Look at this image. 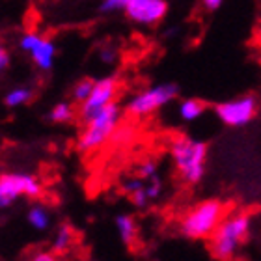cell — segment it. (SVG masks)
I'll return each instance as SVG.
<instances>
[{
    "instance_id": "cell-18",
    "label": "cell",
    "mask_w": 261,
    "mask_h": 261,
    "mask_svg": "<svg viewBox=\"0 0 261 261\" xmlns=\"http://www.w3.org/2000/svg\"><path fill=\"white\" fill-rule=\"evenodd\" d=\"M138 175H140L144 181H149L153 179V177H157V163L155 161H151V159H147V161H142L140 164H138Z\"/></svg>"
},
{
    "instance_id": "cell-21",
    "label": "cell",
    "mask_w": 261,
    "mask_h": 261,
    "mask_svg": "<svg viewBox=\"0 0 261 261\" xmlns=\"http://www.w3.org/2000/svg\"><path fill=\"white\" fill-rule=\"evenodd\" d=\"M129 200L130 203L135 207H138V209H144V207L149 203V196H147V191H146V187H142V189H138L136 192H133V194H129Z\"/></svg>"
},
{
    "instance_id": "cell-1",
    "label": "cell",
    "mask_w": 261,
    "mask_h": 261,
    "mask_svg": "<svg viewBox=\"0 0 261 261\" xmlns=\"http://www.w3.org/2000/svg\"><path fill=\"white\" fill-rule=\"evenodd\" d=\"M252 228V217L248 213H233L224 217L215 233L209 237V252L215 259H231L239 252Z\"/></svg>"
},
{
    "instance_id": "cell-22",
    "label": "cell",
    "mask_w": 261,
    "mask_h": 261,
    "mask_svg": "<svg viewBox=\"0 0 261 261\" xmlns=\"http://www.w3.org/2000/svg\"><path fill=\"white\" fill-rule=\"evenodd\" d=\"M97 56L103 64H114L116 58H118V49L114 45H105L97 50Z\"/></svg>"
},
{
    "instance_id": "cell-3",
    "label": "cell",
    "mask_w": 261,
    "mask_h": 261,
    "mask_svg": "<svg viewBox=\"0 0 261 261\" xmlns=\"http://www.w3.org/2000/svg\"><path fill=\"white\" fill-rule=\"evenodd\" d=\"M226 217V205L220 200H203L196 203L181 217L179 233L185 239L201 241L209 239L218 224Z\"/></svg>"
},
{
    "instance_id": "cell-26",
    "label": "cell",
    "mask_w": 261,
    "mask_h": 261,
    "mask_svg": "<svg viewBox=\"0 0 261 261\" xmlns=\"http://www.w3.org/2000/svg\"><path fill=\"white\" fill-rule=\"evenodd\" d=\"M10 65V53L6 49H0V69H6Z\"/></svg>"
},
{
    "instance_id": "cell-15",
    "label": "cell",
    "mask_w": 261,
    "mask_h": 261,
    "mask_svg": "<svg viewBox=\"0 0 261 261\" xmlns=\"http://www.w3.org/2000/svg\"><path fill=\"white\" fill-rule=\"evenodd\" d=\"M73 116H75V109H73V105L69 101H60V103H56L49 112V120L53 123H67V121L73 120Z\"/></svg>"
},
{
    "instance_id": "cell-17",
    "label": "cell",
    "mask_w": 261,
    "mask_h": 261,
    "mask_svg": "<svg viewBox=\"0 0 261 261\" xmlns=\"http://www.w3.org/2000/svg\"><path fill=\"white\" fill-rule=\"evenodd\" d=\"M71 243H73V231H71L69 226H62V228L56 231L55 239H53V250H55L56 254H62V252H65L69 248Z\"/></svg>"
},
{
    "instance_id": "cell-7",
    "label": "cell",
    "mask_w": 261,
    "mask_h": 261,
    "mask_svg": "<svg viewBox=\"0 0 261 261\" xmlns=\"http://www.w3.org/2000/svg\"><path fill=\"white\" fill-rule=\"evenodd\" d=\"M257 112V99L254 95H243L215 107V114L224 125L228 127H245L248 125Z\"/></svg>"
},
{
    "instance_id": "cell-11",
    "label": "cell",
    "mask_w": 261,
    "mask_h": 261,
    "mask_svg": "<svg viewBox=\"0 0 261 261\" xmlns=\"http://www.w3.org/2000/svg\"><path fill=\"white\" fill-rule=\"evenodd\" d=\"M116 224V231L120 235V239L123 245L130 246L136 241V235H138V228H136L135 218L129 217V215H118L114 218Z\"/></svg>"
},
{
    "instance_id": "cell-6",
    "label": "cell",
    "mask_w": 261,
    "mask_h": 261,
    "mask_svg": "<svg viewBox=\"0 0 261 261\" xmlns=\"http://www.w3.org/2000/svg\"><path fill=\"white\" fill-rule=\"evenodd\" d=\"M41 183L27 172H4L0 175V207H10L19 198H38Z\"/></svg>"
},
{
    "instance_id": "cell-4",
    "label": "cell",
    "mask_w": 261,
    "mask_h": 261,
    "mask_svg": "<svg viewBox=\"0 0 261 261\" xmlns=\"http://www.w3.org/2000/svg\"><path fill=\"white\" fill-rule=\"evenodd\" d=\"M121 120V107L118 103L107 105L103 110H99L92 120L84 123V129L79 135L76 147L84 153H90L93 149L103 147L109 140H112V135L120 127Z\"/></svg>"
},
{
    "instance_id": "cell-13",
    "label": "cell",
    "mask_w": 261,
    "mask_h": 261,
    "mask_svg": "<svg viewBox=\"0 0 261 261\" xmlns=\"http://www.w3.org/2000/svg\"><path fill=\"white\" fill-rule=\"evenodd\" d=\"M27 220H28V224H30L34 229H38V231H45V229H49V226H50V215H49V211H47V207H43V205L30 207L27 213Z\"/></svg>"
},
{
    "instance_id": "cell-25",
    "label": "cell",
    "mask_w": 261,
    "mask_h": 261,
    "mask_svg": "<svg viewBox=\"0 0 261 261\" xmlns=\"http://www.w3.org/2000/svg\"><path fill=\"white\" fill-rule=\"evenodd\" d=\"M201 6H203V10L207 11H217L220 6H222L224 0H200Z\"/></svg>"
},
{
    "instance_id": "cell-5",
    "label": "cell",
    "mask_w": 261,
    "mask_h": 261,
    "mask_svg": "<svg viewBox=\"0 0 261 261\" xmlns=\"http://www.w3.org/2000/svg\"><path fill=\"white\" fill-rule=\"evenodd\" d=\"M179 93V88L174 82H164V84H155L146 90H142L140 93H136L127 101L125 112L135 118H144L153 112H157L159 109L166 107L172 103Z\"/></svg>"
},
{
    "instance_id": "cell-8",
    "label": "cell",
    "mask_w": 261,
    "mask_h": 261,
    "mask_svg": "<svg viewBox=\"0 0 261 261\" xmlns=\"http://www.w3.org/2000/svg\"><path fill=\"white\" fill-rule=\"evenodd\" d=\"M118 90H120V81L116 76H103V79L95 81V86H93L90 97L84 103L79 105L81 107L79 109V118L82 120V123L92 120L93 116L97 114L99 110H103L107 105L114 103Z\"/></svg>"
},
{
    "instance_id": "cell-19",
    "label": "cell",
    "mask_w": 261,
    "mask_h": 261,
    "mask_svg": "<svg viewBox=\"0 0 261 261\" xmlns=\"http://www.w3.org/2000/svg\"><path fill=\"white\" fill-rule=\"evenodd\" d=\"M129 0H101L99 11L101 13H116V11H125Z\"/></svg>"
},
{
    "instance_id": "cell-16",
    "label": "cell",
    "mask_w": 261,
    "mask_h": 261,
    "mask_svg": "<svg viewBox=\"0 0 261 261\" xmlns=\"http://www.w3.org/2000/svg\"><path fill=\"white\" fill-rule=\"evenodd\" d=\"M93 86H95V81H93V79H90V76L81 79V81L73 86V90H71V99H73V103H76V105L84 103V101L90 97Z\"/></svg>"
},
{
    "instance_id": "cell-9",
    "label": "cell",
    "mask_w": 261,
    "mask_h": 261,
    "mask_svg": "<svg viewBox=\"0 0 261 261\" xmlns=\"http://www.w3.org/2000/svg\"><path fill=\"white\" fill-rule=\"evenodd\" d=\"M19 49L24 50L32 64L39 71H50L55 65L56 58V45L53 39L45 38L38 32H27L22 34L19 39Z\"/></svg>"
},
{
    "instance_id": "cell-20",
    "label": "cell",
    "mask_w": 261,
    "mask_h": 261,
    "mask_svg": "<svg viewBox=\"0 0 261 261\" xmlns=\"http://www.w3.org/2000/svg\"><path fill=\"white\" fill-rule=\"evenodd\" d=\"M142 187H146V183H144V179H142L140 175H136V177H125V179L121 181V191L125 192L127 196L136 192L138 189H142Z\"/></svg>"
},
{
    "instance_id": "cell-12",
    "label": "cell",
    "mask_w": 261,
    "mask_h": 261,
    "mask_svg": "<svg viewBox=\"0 0 261 261\" xmlns=\"http://www.w3.org/2000/svg\"><path fill=\"white\" fill-rule=\"evenodd\" d=\"M34 97V90L28 86H17L11 88L10 92L4 95V105L8 109H17V107H22V105L30 103Z\"/></svg>"
},
{
    "instance_id": "cell-2",
    "label": "cell",
    "mask_w": 261,
    "mask_h": 261,
    "mask_svg": "<svg viewBox=\"0 0 261 261\" xmlns=\"http://www.w3.org/2000/svg\"><path fill=\"white\" fill-rule=\"evenodd\" d=\"M170 155L183 181L194 185L203 179L207 163L205 142L194 140L191 136H175L170 142Z\"/></svg>"
},
{
    "instance_id": "cell-10",
    "label": "cell",
    "mask_w": 261,
    "mask_h": 261,
    "mask_svg": "<svg viewBox=\"0 0 261 261\" xmlns=\"http://www.w3.org/2000/svg\"><path fill=\"white\" fill-rule=\"evenodd\" d=\"M123 13L135 24L155 27L168 13V2L166 0H129Z\"/></svg>"
},
{
    "instance_id": "cell-24",
    "label": "cell",
    "mask_w": 261,
    "mask_h": 261,
    "mask_svg": "<svg viewBox=\"0 0 261 261\" xmlns=\"http://www.w3.org/2000/svg\"><path fill=\"white\" fill-rule=\"evenodd\" d=\"M55 254L56 252L53 250V252H47V250H41V252H36V254H34L32 256V259L34 261H55L56 257H55Z\"/></svg>"
},
{
    "instance_id": "cell-23",
    "label": "cell",
    "mask_w": 261,
    "mask_h": 261,
    "mask_svg": "<svg viewBox=\"0 0 261 261\" xmlns=\"http://www.w3.org/2000/svg\"><path fill=\"white\" fill-rule=\"evenodd\" d=\"M161 189H163V185H161V179H159V177L149 179V183L146 185V191H147V196H149V200H157L159 196H161Z\"/></svg>"
},
{
    "instance_id": "cell-14",
    "label": "cell",
    "mask_w": 261,
    "mask_h": 261,
    "mask_svg": "<svg viewBox=\"0 0 261 261\" xmlns=\"http://www.w3.org/2000/svg\"><path fill=\"white\" fill-rule=\"evenodd\" d=\"M177 112H179V118L183 121H194V120H198L203 112H205V105L201 103V101H198V99L191 97V99L181 101Z\"/></svg>"
}]
</instances>
